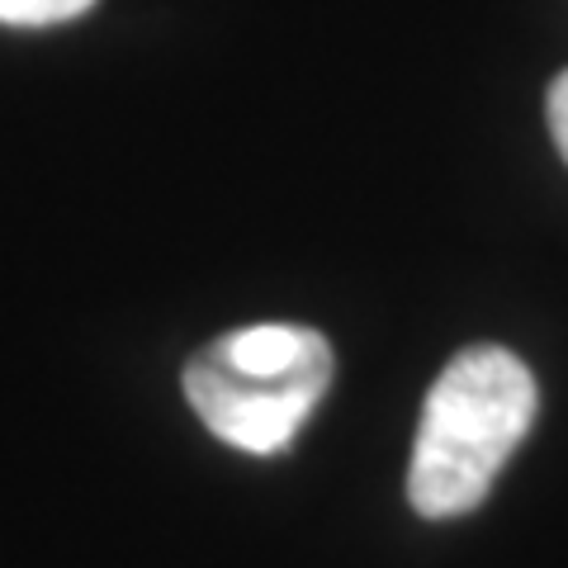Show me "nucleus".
Returning a JSON list of instances; mask_svg holds the SVG:
<instances>
[{
    "mask_svg": "<svg viewBox=\"0 0 568 568\" xmlns=\"http://www.w3.org/2000/svg\"><path fill=\"white\" fill-rule=\"evenodd\" d=\"M327 388V336L294 323L223 332L185 365L190 407L213 436L246 455H275L290 446Z\"/></svg>",
    "mask_w": 568,
    "mask_h": 568,
    "instance_id": "2",
    "label": "nucleus"
},
{
    "mask_svg": "<svg viewBox=\"0 0 568 568\" xmlns=\"http://www.w3.org/2000/svg\"><path fill=\"white\" fill-rule=\"evenodd\" d=\"M549 138H555V148L564 152V162H568V71H559L555 85H549Z\"/></svg>",
    "mask_w": 568,
    "mask_h": 568,
    "instance_id": "4",
    "label": "nucleus"
},
{
    "mask_svg": "<svg viewBox=\"0 0 568 568\" xmlns=\"http://www.w3.org/2000/svg\"><path fill=\"white\" fill-rule=\"evenodd\" d=\"M536 379L507 346H469L440 369L422 407L407 497L417 517H465L488 497L536 422Z\"/></svg>",
    "mask_w": 568,
    "mask_h": 568,
    "instance_id": "1",
    "label": "nucleus"
},
{
    "mask_svg": "<svg viewBox=\"0 0 568 568\" xmlns=\"http://www.w3.org/2000/svg\"><path fill=\"white\" fill-rule=\"evenodd\" d=\"M95 0H0V24H24V29H43V24H62L85 14Z\"/></svg>",
    "mask_w": 568,
    "mask_h": 568,
    "instance_id": "3",
    "label": "nucleus"
}]
</instances>
